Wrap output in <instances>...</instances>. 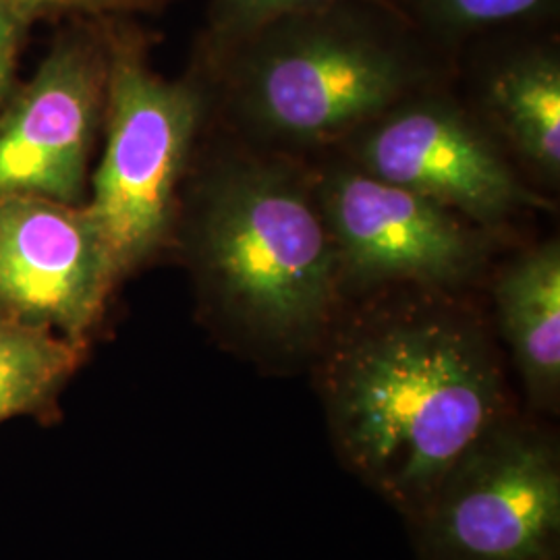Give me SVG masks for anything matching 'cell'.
Listing matches in <instances>:
<instances>
[{
  "instance_id": "obj_1",
  "label": "cell",
  "mask_w": 560,
  "mask_h": 560,
  "mask_svg": "<svg viewBox=\"0 0 560 560\" xmlns=\"http://www.w3.org/2000/svg\"><path fill=\"white\" fill-rule=\"evenodd\" d=\"M370 295L337 314L316 351L320 399L340 460L411 523L469 444L517 407L488 324L457 291Z\"/></svg>"
},
{
  "instance_id": "obj_2",
  "label": "cell",
  "mask_w": 560,
  "mask_h": 560,
  "mask_svg": "<svg viewBox=\"0 0 560 560\" xmlns=\"http://www.w3.org/2000/svg\"><path fill=\"white\" fill-rule=\"evenodd\" d=\"M171 245L203 318L261 355L316 353L342 307L312 171L284 152L226 148L194 159Z\"/></svg>"
},
{
  "instance_id": "obj_3",
  "label": "cell",
  "mask_w": 560,
  "mask_h": 560,
  "mask_svg": "<svg viewBox=\"0 0 560 560\" xmlns=\"http://www.w3.org/2000/svg\"><path fill=\"white\" fill-rule=\"evenodd\" d=\"M208 57L235 119L284 154L339 145L432 80L411 27L376 0L282 15Z\"/></svg>"
},
{
  "instance_id": "obj_4",
  "label": "cell",
  "mask_w": 560,
  "mask_h": 560,
  "mask_svg": "<svg viewBox=\"0 0 560 560\" xmlns=\"http://www.w3.org/2000/svg\"><path fill=\"white\" fill-rule=\"evenodd\" d=\"M106 36L104 150L83 203L119 287L173 243L208 94L198 78L161 75L145 38L119 20H106Z\"/></svg>"
},
{
  "instance_id": "obj_5",
  "label": "cell",
  "mask_w": 560,
  "mask_h": 560,
  "mask_svg": "<svg viewBox=\"0 0 560 560\" xmlns=\"http://www.w3.org/2000/svg\"><path fill=\"white\" fill-rule=\"evenodd\" d=\"M409 527L420 560H560L559 439L513 411L469 444Z\"/></svg>"
},
{
  "instance_id": "obj_6",
  "label": "cell",
  "mask_w": 560,
  "mask_h": 560,
  "mask_svg": "<svg viewBox=\"0 0 560 560\" xmlns=\"http://www.w3.org/2000/svg\"><path fill=\"white\" fill-rule=\"evenodd\" d=\"M342 301L393 287L459 291L492 254L490 231L340 156L312 168Z\"/></svg>"
},
{
  "instance_id": "obj_7",
  "label": "cell",
  "mask_w": 560,
  "mask_h": 560,
  "mask_svg": "<svg viewBox=\"0 0 560 560\" xmlns=\"http://www.w3.org/2000/svg\"><path fill=\"white\" fill-rule=\"evenodd\" d=\"M342 159L492 231L544 206L497 136L460 104L421 90L340 141Z\"/></svg>"
},
{
  "instance_id": "obj_8",
  "label": "cell",
  "mask_w": 560,
  "mask_h": 560,
  "mask_svg": "<svg viewBox=\"0 0 560 560\" xmlns=\"http://www.w3.org/2000/svg\"><path fill=\"white\" fill-rule=\"evenodd\" d=\"M106 81V20L71 21L0 108V198L85 201Z\"/></svg>"
},
{
  "instance_id": "obj_9",
  "label": "cell",
  "mask_w": 560,
  "mask_h": 560,
  "mask_svg": "<svg viewBox=\"0 0 560 560\" xmlns=\"http://www.w3.org/2000/svg\"><path fill=\"white\" fill-rule=\"evenodd\" d=\"M115 291L85 203L0 198V314L88 347Z\"/></svg>"
},
{
  "instance_id": "obj_10",
  "label": "cell",
  "mask_w": 560,
  "mask_h": 560,
  "mask_svg": "<svg viewBox=\"0 0 560 560\" xmlns=\"http://www.w3.org/2000/svg\"><path fill=\"white\" fill-rule=\"evenodd\" d=\"M494 316L534 413L560 405V245L548 240L509 261L492 284Z\"/></svg>"
},
{
  "instance_id": "obj_11",
  "label": "cell",
  "mask_w": 560,
  "mask_h": 560,
  "mask_svg": "<svg viewBox=\"0 0 560 560\" xmlns=\"http://www.w3.org/2000/svg\"><path fill=\"white\" fill-rule=\"evenodd\" d=\"M488 122L546 183L560 179V59L550 46L515 52L483 85Z\"/></svg>"
},
{
  "instance_id": "obj_12",
  "label": "cell",
  "mask_w": 560,
  "mask_h": 560,
  "mask_svg": "<svg viewBox=\"0 0 560 560\" xmlns=\"http://www.w3.org/2000/svg\"><path fill=\"white\" fill-rule=\"evenodd\" d=\"M85 353L83 345L0 314V423L57 420L60 395Z\"/></svg>"
},
{
  "instance_id": "obj_13",
  "label": "cell",
  "mask_w": 560,
  "mask_h": 560,
  "mask_svg": "<svg viewBox=\"0 0 560 560\" xmlns=\"http://www.w3.org/2000/svg\"><path fill=\"white\" fill-rule=\"evenodd\" d=\"M420 21L442 36H469L538 18L552 0H409Z\"/></svg>"
},
{
  "instance_id": "obj_14",
  "label": "cell",
  "mask_w": 560,
  "mask_h": 560,
  "mask_svg": "<svg viewBox=\"0 0 560 560\" xmlns=\"http://www.w3.org/2000/svg\"><path fill=\"white\" fill-rule=\"evenodd\" d=\"M330 0H210L208 21L210 32L206 48L217 52L224 46L252 34L268 21L279 20L282 15L312 9Z\"/></svg>"
},
{
  "instance_id": "obj_15",
  "label": "cell",
  "mask_w": 560,
  "mask_h": 560,
  "mask_svg": "<svg viewBox=\"0 0 560 560\" xmlns=\"http://www.w3.org/2000/svg\"><path fill=\"white\" fill-rule=\"evenodd\" d=\"M38 23L42 20H119L125 13L150 9L159 0H11Z\"/></svg>"
},
{
  "instance_id": "obj_16",
  "label": "cell",
  "mask_w": 560,
  "mask_h": 560,
  "mask_svg": "<svg viewBox=\"0 0 560 560\" xmlns=\"http://www.w3.org/2000/svg\"><path fill=\"white\" fill-rule=\"evenodd\" d=\"M36 23L11 0H0V108L18 85L15 73L27 32Z\"/></svg>"
}]
</instances>
